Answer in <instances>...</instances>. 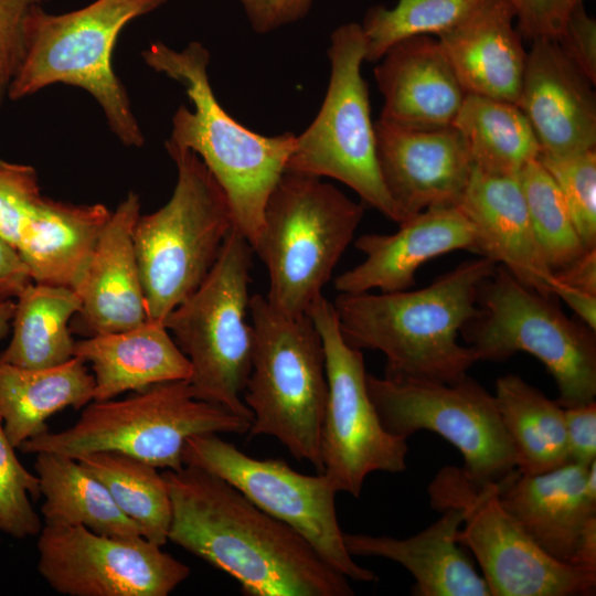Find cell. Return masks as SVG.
Masks as SVG:
<instances>
[{"label": "cell", "instance_id": "74e56055", "mask_svg": "<svg viewBox=\"0 0 596 596\" xmlns=\"http://www.w3.org/2000/svg\"><path fill=\"white\" fill-rule=\"evenodd\" d=\"M41 199L33 167L0 159V236L15 249Z\"/></svg>", "mask_w": 596, "mask_h": 596}, {"label": "cell", "instance_id": "ac0fdd59", "mask_svg": "<svg viewBox=\"0 0 596 596\" xmlns=\"http://www.w3.org/2000/svg\"><path fill=\"white\" fill-rule=\"evenodd\" d=\"M498 494L501 504L545 554L577 566L585 530L596 520V460L589 466L567 461L538 475L514 469L498 482Z\"/></svg>", "mask_w": 596, "mask_h": 596}, {"label": "cell", "instance_id": "d4e9b609", "mask_svg": "<svg viewBox=\"0 0 596 596\" xmlns=\"http://www.w3.org/2000/svg\"><path fill=\"white\" fill-rule=\"evenodd\" d=\"M462 522V513L449 508L407 539L343 533V541L351 556L383 557L404 566L415 579V596H491L486 579L459 547Z\"/></svg>", "mask_w": 596, "mask_h": 596}, {"label": "cell", "instance_id": "f35d334b", "mask_svg": "<svg viewBox=\"0 0 596 596\" xmlns=\"http://www.w3.org/2000/svg\"><path fill=\"white\" fill-rule=\"evenodd\" d=\"M49 0H0V105L24 53L25 21L30 11Z\"/></svg>", "mask_w": 596, "mask_h": 596}, {"label": "cell", "instance_id": "7402d4cb", "mask_svg": "<svg viewBox=\"0 0 596 596\" xmlns=\"http://www.w3.org/2000/svg\"><path fill=\"white\" fill-rule=\"evenodd\" d=\"M374 68L384 97L380 119L409 129L453 126L467 95L437 38L392 45Z\"/></svg>", "mask_w": 596, "mask_h": 596}, {"label": "cell", "instance_id": "2e32d148", "mask_svg": "<svg viewBox=\"0 0 596 596\" xmlns=\"http://www.w3.org/2000/svg\"><path fill=\"white\" fill-rule=\"evenodd\" d=\"M38 570L68 596H167L190 568L143 536L117 538L82 525L44 524Z\"/></svg>", "mask_w": 596, "mask_h": 596}, {"label": "cell", "instance_id": "ee69618b", "mask_svg": "<svg viewBox=\"0 0 596 596\" xmlns=\"http://www.w3.org/2000/svg\"><path fill=\"white\" fill-rule=\"evenodd\" d=\"M31 283L18 251L0 236V302L17 298Z\"/></svg>", "mask_w": 596, "mask_h": 596}, {"label": "cell", "instance_id": "7a4b0ae2", "mask_svg": "<svg viewBox=\"0 0 596 596\" xmlns=\"http://www.w3.org/2000/svg\"><path fill=\"white\" fill-rule=\"evenodd\" d=\"M496 267L480 256L421 289L340 292L332 305L341 334L355 349L382 352L386 376L457 382L479 361L457 338L478 313L479 288Z\"/></svg>", "mask_w": 596, "mask_h": 596}, {"label": "cell", "instance_id": "52a82bcc", "mask_svg": "<svg viewBox=\"0 0 596 596\" xmlns=\"http://www.w3.org/2000/svg\"><path fill=\"white\" fill-rule=\"evenodd\" d=\"M363 217L361 204L321 178L285 170L268 196L253 251L268 273L267 300L307 315Z\"/></svg>", "mask_w": 596, "mask_h": 596}, {"label": "cell", "instance_id": "277c9868", "mask_svg": "<svg viewBox=\"0 0 596 596\" xmlns=\"http://www.w3.org/2000/svg\"><path fill=\"white\" fill-rule=\"evenodd\" d=\"M167 0H96L63 14L34 7L25 21L24 53L8 98L18 100L62 83L85 89L100 106L107 124L126 147L145 142L128 94L113 68L121 30Z\"/></svg>", "mask_w": 596, "mask_h": 596}, {"label": "cell", "instance_id": "9c48e42d", "mask_svg": "<svg viewBox=\"0 0 596 596\" xmlns=\"http://www.w3.org/2000/svg\"><path fill=\"white\" fill-rule=\"evenodd\" d=\"M254 251L234 227L199 288L163 320L189 359L196 398L253 422L243 400L251 372L249 283Z\"/></svg>", "mask_w": 596, "mask_h": 596}, {"label": "cell", "instance_id": "4dcf8cb0", "mask_svg": "<svg viewBox=\"0 0 596 596\" xmlns=\"http://www.w3.org/2000/svg\"><path fill=\"white\" fill-rule=\"evenodd\" d=\"M13 334L0 360L20 368L44 369L74 356L68 321L78 313L74 289L31 283L17 297Z\"/></svg>", "mask_w": 596, "mask_h": 596}, {"label": "cell", "instance_id": "6da1fadb", "mask_svg": "<svg viewBox=\"0 0 596 596\" xmlns=\"http://www.w3.org/2000/svg\"><path fill=\"white\" fill-rule=\"evenodd\" d=\"M168 540L237 581L248 596H351L349 578L298 532L221 477L195 466L166 470Z\"/></svg>", "mask_w": 596, "mask_h": 596}, {"label": "cell", "instance_id": "e0dca14e", "mask_svg": "<svg viewBox=\"0 0 596 596\" xmlns=\"http://www.w3.org/2000/svg\"><path fill=\"white\" fill-rule=\"evenodd\" d=\"M374 129L381 177L400 223L430 206L459 204L473 164L454 126L409 129L379 119Z\"/></svg>", "mask_w": 596, "mask_h": 596}, {"label": "cell", "instance_id": "4316f807", "mask_svg": "<svg viewBox=\"0 0 596 596\" xmlns=\"http://www.w3.org/2000/svg\"><path fill=\"white\" fill-rule=\"evenodd\" d=\"M111 211L42 196L17 251L33 283L74 289L82 280Z\"/></svg>", "mask_w": 596, "mask_h": 596}, {"label": "cell", "instance_id": "44dd1931", "mask_svg": "<svg viewBox=\"0 0 596 596\" xmlns=\"http://www.w3.org/2000/svg\"><path fill=\"white\" fill-rule=\"evenodd\" d=\"M471 222L478 255L501 264L539 295L553 299L556 284L535 238L518 175H498L473 167L458 204Z\"/></svg>", "mask_w": 596, "mask_h": 596}, {"label": "cell", "instance_id": "30bf717a", "mask_svg": "<svg viewBox=\"0 0 596 596\" xmlns=\"http://www.w3.org/2000/svg\"><path fill=\"white\" fill-rule=\"evenodd\" d=\"M477 305L478 313L461 333L479 361L501 362L526 352L553 376L563 408L595 401V331L567 318L553 299L528 288L503 266L497 265L481 284Z\"/></svg>", "mask_w": 596, "mask_h": 596}, {"label": "cell", "instance_id": "d590c367", "mask_svg": "<svg viewBox=\"0 0 596 596\" xmlns=\"http://www.w3.org/2000/svg\"><path fill=\"white\" fill-rule=\"evenodd\" d=\"M566 203L586 249L596 248V150L554 158L539 156Z\"/></svg>", "mask_w": 596, "mask_h": 596}, {"label": "cell", "instance_id": "8d00e7d4", "mask_svg": "<svg viewBox=\"0 0 596 596\" xmlns=\"http://www.w3.org/2000/svg\"><path fill=\"white\" fill-rule=\"evenodd\" d=\"M13 448L0 417V531L24 539L42 529L29 499L41 494L40 481L20 464Z\"/></svg>", "mask_w": 596, "mask_h": 596}, {"label": "cell", "instance_id": "ffe728a7", "mask_svg": "<svg viewBox=\"0 0 596 596\" xmlns=\"http://www.w3.org/2000/svg\"><path fill=\"white\" fill-rule=\"evenodd\" d=\"M354 246L365 258L334 278L339 292L407 290L432 258L458 249L478 254L475 228L459 205L430 206L400 223L394 234H364Z\"/></svg>", "mask_w": 596, "mask_h": 596}, {"label": "cell", "instance_id": "f1b7e54d", "mask_svg": "<svg viewBox=\"0 0 596 596\" xmlns=\"http://www.w3.org/2000/svg\"><path fill=\"white\" fill-rule=\"evenodd\" d=\"M35 471L44 497L45 524L82 525L109 536H142L138 525L115 503L105 486L76 459L38 453Z\"/></svg>", "mask_w": 596, "mask_h": 596}, {"label": "cell", "instance_id": "7bdbcfd3", "mask_svg": "<svg viewBox=\"0 0 596 596\" xmlns=\"http://www.w3.org/2000/svg\"><path fill=\"white\" fill-rule=\"evenodd\" d=\"M257 33H267L304 18L312 0H238Z\"/></svg>", "mask_w": 596, "mask_h": 596}, {"label": "cell", "instance_id": "e575fe53", "mask_svg": "<svg viewBox=\"0 0 596 596\" xmlns=\"http://www.w3.org/2000/svg\"><path fill=\"white\" fill-rule=\"evenodd\" d=\"M541 252L555 273L581 257L585 248L555 181L539 158L518 174Z\"/></svg>", "mask_w": 596, "mask_h": 596}, {"label": "cell", "instance_id": "b9f144b4", "mask_svg": "<svg viewBox=\"0 0 596 596\" xmlns=\"http://www.w3.org/2000/svg\"><path fill=\"white\" fill-rule=\"evenodd\" d=\"M568 460L589 466L596 460V402L564 408Z\"/></svg>", "mask_w": 596, "mask_h": 596}, {"label": "cell", "instance_id": "4fadbf2b", "mask_svg": "<svg viewBox=\"0 0 596 596\" xmlns=\"http://www.w3.org/2000/svg\"><path fill=\"white\" fill-rule=\"evenodd\" d=\"M366 386L392 435L408 438L422 429L438 434L461 453L462 468L480 483H498L515 469L494 396L468 375L441 383L366 373Z\"/></svg>", "mask_w": 596, "mask_h": 596}, {"label": "cell", "instance_id": "9a60e30c", "mask_svg": "<svg viewBox=\"0 0 596 596\" xmlns=\"http://www.w3.org/2000/svg\"><path fill=\"white\" fill-rule=\"evenodd\" d=\"M182 461L231 483L259 509L298 532L342 575L356 582L377 579L348 552L336 511L338 491L324 473L304 475L281 459L251 457L217 434L190 437Z\"/></svg>", "mask_w": 596, "mask_h": 596}, {"label": "cell", "instance_id": "836d02e7", "mask_svg": "<svg viewBox=\"0 0 596 596\" xmlns=\"http://www.w3.org/2000/svg\"><path fill=\"white\" fill-rule=\"evenodd\" d=\"M485 0H398L393 9L371 8L362 30L365 61L375 62L395 43L417 35H440L461 23Z\"/></svg>", "mask_w": 596, "mask_h": 596}, {"label": "cell", "instance_id": "8992f818", "mask_svg": "<svg viewBox=\"0 0 596 596\" xmlns=\"http://www.w3.org/2000/svg\"><path fill=\"white\" fill-rule=\"evenodd\" d=\"M177 167L169 201L134 227L147 320L163 322L203 283L235 227L227 199L192 151L166 145Z\"/></svg>", "mask_w": 596, "mask_h": 596}, {"label": "cell", "instance_id": "ba28073f", "mask_svg": "<svg viewBox=\"0 0 596 596\" xmlns=\"http://www.w3.org/2000/svg\"><path fill=\"white\" fill-rule=\"evenodd\" d=\"M251 422L196 398L187 380L153 384L123 400L93 401L77 422L23 441L24 453H55L72 458L118 451L156 468L179 470L185 441L195 435L248 433Z\"/></svg>", "mask_w": 596, "mask_h": 596}, {"label": "cell", "instance_id": "f546056e", "mask_svg": "<svg viewBox=\"0 0 596 596\" xmlns=\"http://www.w3.org/2000/svg\"><path fill=\"white\" fill-rule=\"evenodd\" d=\"M493 396L520 473L538 475L570 461L564 408L556 401L515 374L499 377Z\"/></svg>", "mask_w": 596, "mask_h": 596}, {"label": "cell", "instance_id": "d6a6232c", "mask_svg": "<svg viewBox=\"0 0 596 596\" xmlns=\"http://www.w3.org/2000/svg\"><path fill=\"white\" fill-rule=\"evenodd\" d=\"M108 490L118 508L148 541H168L171 500L164 477L157 468L118 451H95L75 458Z\"/></svg>", "mask_w": 596, "mask_h": 596}, {"label": "cell", "instance_id": "5b68a950", "mask_svg": "<svg viewBox=\"0 0 596 596\" xmlns=\"http://www.w3.org/2000/svg\"><path fill=\"white\" fill-rule=\"evenodd\" d=\"M249 317L252 365L243 394L253 414L248 433L277 438L322 473L328 382L320 334L308 315H286L259 294L249 299Z\"/></svg>", "mask_w": 596, "mask_h": 596}, {"label": "cell", "instance_id": "1f68e13d", "mask_svg": "<svg viewBox=\"0 0 596 596\" xmlns=\"http://www.w3.org/2000/svg\"><path fill=\"white\" fill-rule=\"evenodd\" d=\"M453 126L462 137L473 167L487 173L518 175L541 152L517 104L467 94Z\"/></svg>", "mask_w": 596, "mask_h": 596}, {"label": "cell", "instance_id": "ab89813d", "mask_svg": "<svg viewBox=\"0 0 596 596\" xmlns=\"http://www.w3.org/2000/svg\"><path fill=\"white\" fill-rule=\"evenodd\" d=\"M521 38L556 41L571 13L584 0H508Z\"/></svg>", "mask_w": 596, "mask_h": 596}, {"label": "cell", "instance_id": "60d3db41", "mask_svg": "<svg viewBox=\"0 0 596 596\" xmlns=\"http://www.w3.org/2000/svg\"><path fill=\"white\" fill-rule=\"evenodd\" d=\"M565 55L596 84V21L588 15L584 2L571 13L556 40Z\"/></svg>", "mask_w": 596, "mask_h": 596}, {"label": "cell", "instance_id": "83f0119b", "mask_svg": "<svg viewBox=\"0 0 596 596\" xmlns=\"http://www.w3.org/2000/svg\"><path fill=\"white\" fill-rule=\"evenodd\" d=\"M73 356L44 369L20 368L0 360V417L14 447L47 430L45 421L72 406L93 401L94 375Z\"/></svg>", "mask_w": 596, "mask_h": 596}, {"label": "cell", "instance_id": "f6af8a7d", "mask_svg": "<svg viewBox=\"0 0 596 596\" xmlns=\"http://www.w3.org/2000/svg\"><path fill=\"white\" fill-rule=\"evenodd\" d=\"M554 274L558 283L596 295V248L587 249L576 260Z\"/></svg>", "mask_w": 596, "mask_h": 596}, {"label": "cell", "instance_id": "7dc6e473", "mask_svg": "<svg viewBox=\"0 0 596 596\" xmlns=\"http://www.w3.org/2000/svg\"><path fill=\"white\" fill-rule=\"evenodd\" d=\"M15 310V301L6 300L0 302V340L7 336Z\"/></svg>", "mask_w": 596, "mask_h": 596}, {"label": "cell", "instance_id": "8fae6325", "mask_svg": "<svg viewBox=\"0 0 596 596\" xmlns=\"http://www.w3.org/2000/svg\"><path fill=\"white\" fill-rule=\"evenodd\" d=\"M366 43L351 22L331 34L329 86L311 125L295 138L286 170L336 179L389 220L398 214L383 183L366 83L361 74Z\"/></svg>", "mask_w": 596, "mask_h": 596}, {"label": "cell", "instance_id": "bcb514c9", "mask_svg": "<svg viewBox=\"0 0 596 596\" xmlns=\"http://www.w3.org/2000/svg\"><path fill=\"white\" fill-rule=\"evenodd\" d=\"M553 295L560 297L593 331L596 330V295L565 286L556 280Z\"/></svg>", "mask_w": 596, "mask_h": 596}, {"label": "cell", "instance_id": "3957f363", "mask_svg": "<svg viewBox=\"0 0 596 596\" xmlns=\"http://www.w3.org/2000/svg\"><path fill=\"white\" fill-rule=\"evenodd\" d=\"M152 70L180 83L193 109L181 105L166 145L194 152L223 190L235 228L256 245L268 196L286 170L296 135L263 136L231 117L209 81L210 54L200 42L175 51L161 42L142 52Z\"/></svg>", "mask_w": 596, "mask_h": 596}, {"label": "cell", "instance_id": "d6986e66", "mask_svg": "<svg viewBox=\"0 0 596 596\" xmlns=\"http://www.w3.org/2000/svg\"><path fill=\"white\" fill-rule=\"evenodd\" d=\"M592 85L556 41H532L517 105L535 134L540 155L563 158L596 148Z\"/></svg>", "mask_w": 596, "mask_h": 596}, {"label": "cell", "instance_id": "5bb4252c", "mask_svg": "<svg viewBox=\"0 0 596 596\" xmlns=\"http://www.w3.org/2000/svg\"><path fill=\"white\" fill-rule=\"evenodd\" d=\"M307 315L317 328L326 356L328 398L321 429L322 473L334 489L359 497L373 471L407 468V438L382 425L366 386L361 350L342 337L334 307L323 295Z\"/></svg>", "mask_w": 596, "mask_h": 596}, {"label": "cell", "instance_id": "484cf974", "mask_svg": "<svg viewBox=\"0 0 596 596\" xmlns=\"http://www.w3.org/2000/svg\"><path fill=\"white\" fill-rule=\"evenodd\" d=\"M74 356L92 364L93 401L110 400L158 383L188 381L192 372L189 359L163 322L151 320L77 341Z\"/></svg>", "mask_w": 596, "mask_h": 596}, {"label": "cell", "instance_id": "cb8c5ba5", "mask_svg": "<svg viewBox=\"0 0 596 596\" xmlns=\"http://www.w3.org/2000/svg\"><path fill=\"white\" fill-rule=\"evenodd\" d=\"M508 0H485L436 36L467 94L518 104L528 53Z\"/></svg>", "mask_w": 596, "mask_h": 596}, {"label": "cell", "instance_id": "603a6c76", "mask_svg": "<svg viewBox=\"0 0 596 596\" xmlns=\"http://www.w3.org/2000/svg\"><path fill=\"white\" fill-rule=\"evenodd\" d=\"M139 216V195L130 191L111 211L75 288L82 328L91 336L124 331L147 320L132 237Z\"/></svg>", "mask_w": 596, "mask_h": 596}, {"label": "cell", "instance_id": "7c38bea8", "mask_svg": "<svg viewBox=\"0 0 596 596\" xmlns=\"http://www.w3.org/2000/svg\"><path fill=\"white\" fill-rule=\"evenodd\" d=\"M432 508L458 509L459 544L476 556L491 596H590L596 572L545 554L501 504L498 483H480L464 468L439 469L428 486Z\"/></svg>", "mask_w": 596, "mask_h": 596}]
</instances>
